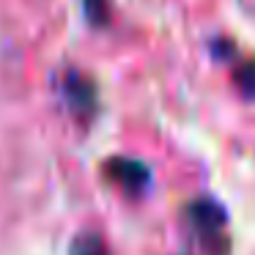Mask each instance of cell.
Returning a JSON list of instances; mask_svg holds the SVG:
<instances>
[{
	"mask_svg": "<svg viewBox=\"0 0 255 255\" xmlns=\"http://www.w3.org/2000/svg\"><path fill=\"white\" fill-rule=\"evenodd\" d=\"M85 17L94 25H102L107 19V0H85Z\"/></svg>",
	"mask_w": 255,
	"mask_h": 255,
	"instance_id": "8992f818",
	"label": "cell"
},
{
	"mask_svg": "<svg viewBox=\"0 0 255 255\" xmlns=\"http://www.w3.org/2000/svg\"><path fill=\"white\" fill-rule=\"evenodd\" d=\"M236 85L242 88V94L247 99H255V58L244 61L242 66L236 69Z\"/></svg>",
	"mask_w": 255,
	"mask_h": 255,
	"instance_id": "5b68a950",
	"label": "cell"
},
{
	"mask_svg": "<svg viewBox=\"0 0 255 255\" xmlns=\"http://www.w3.org/2000/svg\"><path fill=\"white\" fill-rule=\"evenodd\" d=\"M58 94H61L66 110L74 118L85 121V118L94 116L96 110V85L91 77H85L77 69H66V72L58 74Z\"/></svg>",
	"mask_w": 255,
	"mask_h": 255,
	"instance_id": "6da1fadb",
	"label": "cell"
},
{
	"mask_svg": "<svg viewBox=\"0 0 255 255\" xmlns=\"http://www.w3.org/2000/svg\"><path fill=\"white\" fill-rule=\"evenodd\" d=\"M105 170L124 192L143 195L151 187V170L140 159H127V156H113L105 162Z\"/></svg>",
	"mask_w": 255,
	"mask_h": 255,
	"instance_id": "3957f363",
	"label": "cell"
},
{
	"mask_svg": "<svg viewBox=\"0 0 255 255\" xmlns=\"http://www.w3.org/2000/svg\"><path fill=\"white\" fill-rule=\"evenodd\" d=\"M69 255H110V253H107V244H105V239H102L99 233L85 231L72 242Z\"/></svg>",
	"mask_w": 255,
	"mask_h": 255,
	"instance_id": "277c9868",
	"label": "cell"
},
{
	"mask_svg": "<svg viewBox=\"0 0 255 255\" xmlns=\"http://www.w3.org/2000/svg\"><path fill=\"white\" fill-rule=\"evenodd\" d=\"M187 214H189V225L203 239V247H217L222 231H225V222H228V214H225L220 200L206 198V195L203 198H195L189 203Z\"/></svg>",
	"mask_w": 255,
	"mask_h": 255,
	"instance_id": "7a4b0ae2",
	"label": "cell"
}]
</instances>
